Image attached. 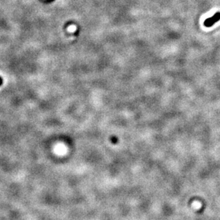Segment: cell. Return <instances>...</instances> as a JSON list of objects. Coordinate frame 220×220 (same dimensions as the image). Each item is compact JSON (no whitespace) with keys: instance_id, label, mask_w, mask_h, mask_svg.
<instances>
[{"instance_id":"6da1fadb","label":"cell","mask_w":220,"mask_h":220,"mask_svg":"<svg viewBox=\"0 0 220 220\" xmlns=\"http://www.w3.org/2000/svg\"><path fill=\"white\" fill-rule=\"evenodd\" d=\"M220 20V12H217L215 15H213L211 17L208 18L206 19L204 22V26L206 27H211V26L217 23L218 21Z\"/></svg>"},{"instance_id":"7a4b0ae2","label":"cell","mask_w":220,"mask_h":220,"mask_svg":"<svg viewBox=\"0 0 220 220\" xmlns=\"http://www.w3.org/2000/svg\"><path fill=\"white\" fill-rule=\"evenodd\" d=\"M3 83V80L1 77H0V86H1V84Z\"/></svg>"}]
</instances>
